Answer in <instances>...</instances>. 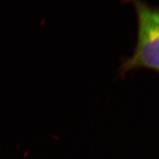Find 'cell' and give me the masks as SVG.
Returning a JSON list of instances; mask_svg holds the SVG:
<instances>
[{"instance_id":"cell-1","label":"cell","mask_w":159,"mask_h":159,"mask_svg":"<svg viewBox=\"0 0 159 159\" xmlns=\"http://www.w3.org/2000/svg\"><path fill=\"white\" fill-rule=\"evenodd\" d=\"M134 6L137 19V37L131 56L122 61L119 77L141 69L159 71V6L146 2L129 1Z\"/></svg>"}]
</instances>
